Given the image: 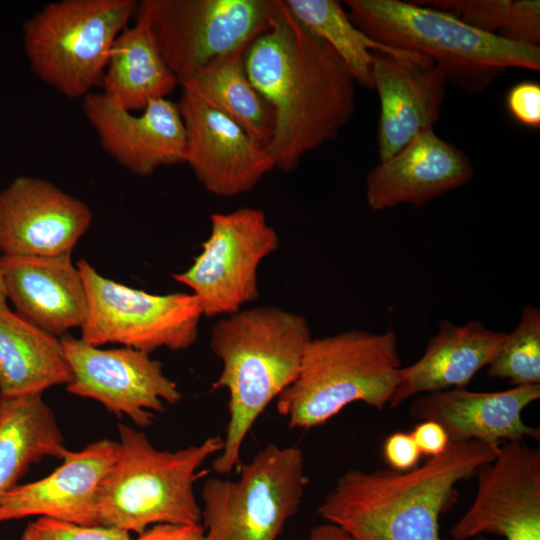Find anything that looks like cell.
I'll use <instances>...</instances> for the list:
<instances>
[{"mask_svg":"<svg viewBox=\"0 0 540 540\" xmlns=\"http://www.w3.org/2000/svg\"><path fill=\"white\" fill-rule=\"evenodd\" d=\"M246 49L213 60L179 84L183 90L230 117L267 147L273 136L274 112L247 76Z\"/></svg>","mask_w":540,"mask_h":540,"instance_id":"26","label":"cell"},{"mask_svg":"<svg viewBox=\"0 0 540 540\" xmlns=\"http://www.w3.org/2000/svg\"><path fill=\"white\" fill-rule=\"evenodd\" d=\"M83 111L102 148L138 176L185 162L186 133L178 105L167 98L150 102L139 115L109 97L91 92Z\"/></svg>","mask_w":540,"mask_h":540,"instance_id":"16","label":"cell"},{"mask_svg":"<svg viewBox=\"0 0 540 540\" xmlns=\"http://www.w3.org/2000/svg\"><path fill=\"white\" fill-rule=\"evenodd\" d=\"M8 308L7 296L4 288V284L0 275V309Z\"/></svg>","mask_w":540,"mask_h":540,"instance_id":"36","label":"cell"},{"mask_svg":"<svg viewBox=\"0 0 540 540\" xmlns=\"http://www.w3.org/2000/svg\"><path fill=\"white\" fill-rule=\"evenodd\" d=\"M210 234L185 271L173 278L192 290L203 316H227L259 297L258 268L280 245L263 210L212 213Z\"/></svg>","mask_w":540,"mask_h":540,"instance_id":"11","label":"cell"},{"mask_svg":"<svg viewBox=\"0 0 540 540\" xmlns=\"http://www.w3.org/2000/svg\"><path fill=\"white\" fill-rule=\"evenodd\" d=\"M351 21L373 40L420 54L465 94L485 90L509 68L539 71L540 46L480 31L454 15L401 0H346Z\"/></svg>","mask_w":540,"mask_h":540,"instance_id":"4","label":"cell"},{"mask_svg":"<svg viewBox=\"0 0 540 540\" xmlns=\"http://www.w3.org/2000/svg\"><path fill=\"white\" fill-rule=\"evenodd\" d=\"M87 296L81 339L93 346L118 343L150 352L191 347L203 316L192 293L151 294L100 275L87 261L77 263Z\"/></svg>","mask_w":540,"mask_h":540,"instance_id":"9","label":"cell"},{"mask_svg":"<svg viewBox=\"0 0 540 540\" xmlns=\"http://www.w3.org/2000/svg\"><path fill=\"white\" fill-rule=\"evenodd\" d=\"M117 458L99 493V525L142 533L157 524H197L201 507L194 483L207 458L218 454L217 435L176 451L159 450L143 431L118 425Z\"/></svg>","mask_w":540,"mask_h":540,"instance_id":"6","label":"cell"},{"mask_svg":"<svg viewBox=\"0 0 540 540\" xmlns=\"http://www.w3.org/2000/svg\"><path fill=\"white\" fill-rule=\"evenodd\" d=\"M421 454L435 457L446 451L450 439L446 430L432 420L420 421L410 432Z\"/></svg>","mask_w":540,"mask_h":540,"instance_id":"33","label":"cell"},{"mask_svg":"<svg viewBox=\"0 0 540 540\" xmlns=\"http://www.w3.org/2000/svg\"><path fill=\"white\" fill-rule=\"evenodd\" d=\"M177 105L186 133L184 163L208 192L243 194L275 168L264 144L196 95L182 90Z\"/></svg>","mask_w":540,"mask_h":540,"instance_id":"14","label":"cell"},{"mask_svg":"<svg viewBox=\"0 0 540 540\" xmlns=\"http://www.w3.org/2000/svg\"><path fill=\"white\" fill-rule=\"evenodd\" d=\"M134 19V25L117 36L101 83L104 95L131 112L166 98L179 84L161 55L148 16L138 4Z\"/></svg>","mask_w":540,"mask_h":540,"instance_id":"23","label":"cell"},{"mask_svg":"<svg viewBox=\"0 0 540 540\" xmlns=\"http://www.w3.org/2000/svg\"><path fill=\"white\" fill-rule=\"evenodd\" d=\"M312 338L305 317L271 305L243 308L214 324L209 344L222 368L212 387L229 395L223 448L212 464L215 473L227 474L240 465L249 431L295 380Z\"/></svg>","mask_w":540,"mask_h":540,"instance_id":"3","label":"cell"},{"mask_svg":"<svg viewBox=\"0 0 540 540\" xmlns=\"http://www.w3.org/2000/svg\"><path fill=\"white\" fill-rule=\"evenodd\" d=\"M506 106L511 116L529 128L540 126V85L533 81L515 84L508 91Z\"/></svg>","mask_w":540,"mask_h":540,"instance_id":"31","label":"cell"},{"mask_svg":"<svg viewBox=\"0 0 540 540\" xmlns=\"http://www.w3.org/2000/svg\"><path fill=\"white\" fill-rule=\"evenodd\" d=\"M473 173L463 150L428 129L368 173L366 200L374 211L404 203L419 208L464 186Z\"/></svg>","mask_w":540,"mask_h":540,"instance_id":"18","label":"cell"},{"mask_svg":"<svg viewBox=\"0 0 540 540\" xmlns=\"http://www.w3.org/2000/svg\"><path fill=\"white\" fill-rule=\"evenodd\" d=\"M295 18L322 39L343 61L356 83L373 88L374 52L416 60L426 57L381 44L350 19L339 2L333 0H283ZM429 60V59H428Z\"/></svg>","mask_w":540,"mask_h":540,"instance_id":"27","label":"cell"},{"mask_svg":"<svg viewBox=\"0 0 540 540\" xmlns=\"http://www.w3.org/2000/svg\"><path fill=\"white\" fill-rule=\"evenodd\" d=\"M383 454L391 469L408 471L417 466L421 452L410 433L395 432L383 444Z\"/></svg>","mask_w":540,"mask_h":540,"instance_id":"32","label":"cell"},{"mask_svg":"<svg viewBox=\"0 0 540 540\" xmlns=\"http://www.w3.org/2000/svg\"><path fill=\"white\" fill-rule=\"evenodd\" d=\"M307 540H349L337 526L324 523L311 529Z\"/></svg>","mask_w":540,"mask_h":540,"instance_id":"35","label":"cell"},{"mask_svg":"<svg viewBox=\"0 0 540 540\" xmlns=\"http://www.w3.org/2000/svg\"><path fill=\"white\" fill-rule=\"evenodd\" d=\"M505 333L476 320L456 325L442 319L423 355L399 369L389 407L396 408L421 393L466 388L477 372L488 366Z\"/></svg>","mask_w":540,"mask_h":540,"instance_id":"22","label":"cell"},{"mask_svg":"<svg viewBox=\"0 0 540 540\" xmlns=\"http://www.w3.org/2000/svg\"><path fill=\"white\" fill-rule=\"evenodd\" d=\"M498 450L479 441L450 442L445 452L408 471L349 470L317 514L349 540H440V517L456 502L457 484Z\"/></svg>","mask_w":540,"mask_h":540,"instance_id":"2","label":"cell"},{"mask_svg":"<svg viewBox=\"0 0 540 540\" xmlns=\"http://www.w3.org/2000/svg\"><path fill=\"white\" fill-rule=\"evenodd\" d=\"M138 7L180 82L267 31L275 0H143Z\"/></svg>","mask_w":540,"mask_h":540,"instance_id":"10","label":"cell"},{"mask_svg":"<svg viewBox=\"0 0 540 540\" xmlns=\"http://www.w3.org/2000/svg\"><path fill=\"white\" fill-rule=\"evenodd\" d=\"M132 540H205L202 524H157Z\"/></svg>","mask_w":540,"mask_h":540,"instance_id":"34","label":"cell"},{"mask_svg":"<svg viewBox=\"0 0 540 540\" xmlns=\"http://www.w3.org/2000/svg\"><path fill=\"white\" fill-rule=\"evenodd\" d=\"M64 436L42 394L0 395V500L33 464L63 458Z\"/></svg>","mask_w":540,"mask_h":540,"instance_id":"25","label":"cell"},{"mask_svg":"<svg viewBox=\"0 0 540 540\" xmlns=\"http://www.w3.org/2000/svg\"><path fill=\"white\" fill-rule=\"evenodd\" d=\"M91 222L86 203L44 179L21 176L0 192L2 255H71Z\"/></svg>","mask_w":540,"mask_h":540,"instance_id":"15","label":"cell"},{"mask_svg":"<svg viewBox=\"0 0 540 540\" xmlns=\"http://www.w3.org/2000/svg\"><path fill=\"white\" fill-rule=\"evenodd\" d=\"M539 398L540 384L497 392L453 388L416 397L409 413L415 420L439 423L450 442L479 441L499 446L502 440L539 439V429L522 419L523 410Z\"/></svg>","mask_w":540,"mask_h":540,"instance_id":"20","label":"cell"},{"mask_svg":"<svg viewBox=\"0 0 540 540\" xmlns=\"http://www.w3.org/2000/svg\"><path fill=\"white\" fill-rule=\"evenodd\" d=\"M60 340L72 372L68 392L94 399L140 428L150 426L154 412L165 411V403L177 404L182 399L162 364L147 352L129 347L101 349L69 335Z\"/></svg>","mask_w":540,"mask_h":540,"instance_id":"12","label":"cell"},{"mask_svg":"<svg viewBox=\"0 0 540 540\" xmlns=\"http://www.w3.org/2000/svg\"><path fill=\"white\" fill-rule=\"evenodd\" d=\"M373 88L380 101L377 127L379 160L383 161L419 133L433 129L440 117L448 81L428 59L416 60L374 52Z\"/></svg>","mask_w":540,"mask_h":540,"instance_id":"19","label":"cell"},{"mask_svg":"<svg viewBox=\"0 0 540 540\" xmlns=\"http://www.w3.org/2000/svg\"><path fill=\"white\" fill-rule=\"evenodd\" d=\"M247 76L274 112L267 149L290 173L335 139L355 112V80L338 55L275 0L270 27L244 53Z\"/></svg>","mask_w":540,"mask_h":540,"instance_id":"1","label":"cell"},{"mask_svg":"<svg viewBox=\"0 0 540 540\" xmlns=\"http://www.w3.org/2000/svg\"><path fill=\"white\" fill-rule=\"evenodd\" d=\"M21 540H132L130 533L102 525L84 526L68 521L39 517L25 527Z\"/></svg>","mask_w":540,"mask_h":540,"instance_id":"30","label":"cell"},{"mask_svg":"<svg viewBox=\"0 0 540 540\" xmlns=\"http://www.w3.org/2000/svg\"><path fill=\"white\" fill-rule=\"evenodd\" d=\"M239 468L237 480L210 477L203 484L205 540H277L302 503L303 451L269 443Z\"/></svg>","mask_w":540,"mask_h":540,"instance_id":"8","label":"cell"},{"mask_svg":"<svg viewBox=\"0 0 540 540\" xmlns=\"http://www.w3.org/2000/svg\"><path fill=\"white\" fill-rule=\"evenodd\" d=\"M0 275L15 312L43 331L64 336L84 324L86 290L71 255H2Z\"/></svg>","mask_w":540,"mask_h":540,"instance_id":"21","label":"cell"},{"mask_svg":"<svg viewBox=\"0 0 540 540\" xmlns=\"http://www.w3.org/2000/svg\"><path fill=\"white\" fill-rule=\"evenodd\" d=\"M475 475V498L452 527L451 537L494 534L505 540H540V449L508 442Z\"/></svg>","mask_w":540,"mask_h":540,"instance_id":"13","label":"cell"},{"mask_svg":"<svg viewBox=\"0 0 540 540\" xmlns=\"http://www.w3.org/2000/svg\"><path fill=\"white\" fill-rule=\"evenodd\" d=\"M400 368L392 329H352L312 338L295 380L277 398V411L290 428L308 430L353 402L382 410L395 391Z\"/></svg>","mask_w":540,"mask_h":540,"instance_id":"5","label":"cell"},{"mask_svg":"<svg viewBox=\"0 0 540 540\" xmlns=\"http://www.w3.org/2000/svg\"><path fill=\"white\" fill-rule=\"evenodd\" d=\"M118 442L100 439L64 454L48 476L17 485L0 500V523L30 516L99 525V493L118 454Z\"/></svg>","mask_w":540,"mask_h":540,"instance_id":"17","label":"cell"},{"mask_svg":"<svg viewBox=\"0 0 540 540\" xmlns=\"http://www.w3.org/2000/svg\"><path fill=\"white\" fill-rule=\"evenodd\" d=\"M488 376L513 386L540 384V309L523 307L516 328L504 338L488 364Z\"/></svg>","mask_w":540,"mask_h":540,"instance_id":"29","label":"cell"},{"mask_svg":"<svg viewBox=\"0 0 540 540\" xmlns=\"http://www.w3.org/2000/svg\"><path fill=\"white\" fill-rule=\"evenodd\" d=\"M71 381L61 340L9 308L0 309V395L43 394Z\"/></svg>","mask_w":540,"mask_h":540,"instance_id":"24","label":"cell"},{"mask_svg":"<svg viewBox=\"0 0 540 540\" xmlns=\"http://www.w3.org/2000/svg\"><path fill=\"white\" fill-rule=\"evenodd\" d=\"M134 0H62L25 21L23 45L33 73L69 98L101 84L117 36L134 18Z\"/></svg>","mask_w":540,"mask_h":540,"instance_id":"7","label":"cell"},{"mask_svg":"<svg viewBox=\"0 0 540 540\" xmlns=\"http://www.w3.org/2000/svg\"><path fill=\"white\" fill-rule=\"evenodd\" d=\"M417 2L448 12L480 31L505 40L529 46L540 44L539 0H425Z\"/></svg>","mask_w":540,"mask_h":540,"instance_id":"28","label":"cell"}]
</instances>
